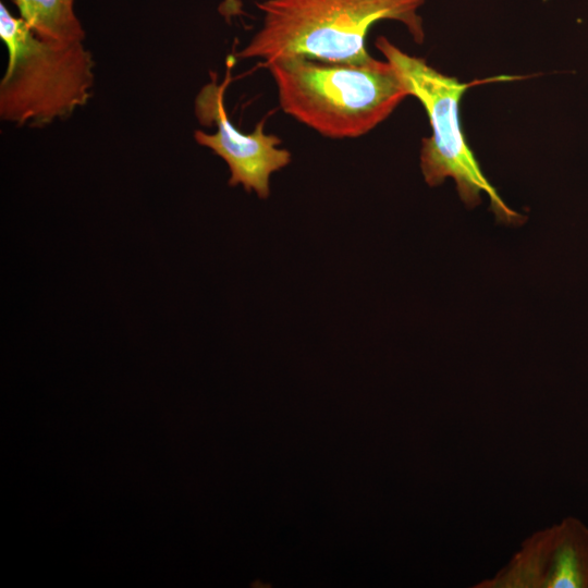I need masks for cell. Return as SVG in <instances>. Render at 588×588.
Listing matches in <instances>:
<instances>
[{
  "label": "cell",
  "instance_id": "obj_1",
  "mask_svg": "<svg viewBox=\"0 0 588 588\" xmlns=\"http://www.w3.org/2000/svg\"><path fill=\"white\" fill-rule=\"evenodd\" d=\"M428 0H265L257 3L262 25L241 59L299 56L345 64H364L372 57L366 49L371 26L395 21L414 41L422 44L425 30L420 8Z\"/></svg>",
  "mask_w": 588,
  "mask_h": 588
},
{
  "label": "cell",
  "instance_id": "obj_2",
  "mask_svg": "<svg viewBox=\"0 0 588 588\" xmlns=\"http://www.w3.org/2000/svg\"><path fill=\"white\" fill-rule=\"evenodd\" d=\"M265 64L283 112L329 138L369 133L408 96L387 60L345 64L290 56Z\"/></svg>",
  "mask_w": 588,
  "mask_h": 588
},
{
  "label": "cell",
  "instance_id": "obj_3",
  "mask_svg": "<svg viewBox=\"0 0 588 588\" xmlns=\"http://www.w3.org/2000/svg\"><path fill=\"white\" fill-rule=\"evenodd\" d=\"M0 38L9 57L0 81L2 121L41 127L66 119L90 99L95 63L83 42L44 40L2 2Z\"/></svg>",
  "mask_w": 588,
  "mask_h": 588
},
{
  "label": "cell",
  "instance_id": "obj_4",
  "mask_svg": "<svg viewBox=\"0 0 588 588\" xmlns=\"http://www.w3.org/2000/svg\"><path fill=\"white\" fill-rule=\"evenodd\" d=\"M376 47L393 66L408 96L424 106L432 134L421 140L420 169L429 186H438L448 177L455 181L462 201L474 208L481 203V193L490 199L498 221L520 224L525 217L511 209L483 174L467 144L460 117L462 97L473 83L460 82L430 66L424 58L411 56L384 36Z\"/></svg>",
  "mask_w": 588,
  "mask_h": 588
},
{
  "label": "cell",
  "instance_id": "obj_5",
  "mask_svg": "<svg viewBox=\"0 0 588 588\" xmlns=\"http://www.w3.org/2000/svg\"><path fill=\"white\" fill-rule=\"evenodd\" d=\"M235 58H228L226 75L221 84L216 73L195 99V114L201 124L216 125L212 134L201 130L194 132L195 140L222 158L230 170L229 185H242L247 193L266 199L270 195V176L285 168L292 159L287 149L280 148L281 139L264 132L262 119L252 133H243L230 121L224 94L231 79Z\"/></svg>",
  "mask_w": 588,
  "mask_h": 588
},
{
  "label": "cell",
  "instance_id": "obj_6",
  "mask_svg": "<svg viewBox=\"0 0 588 588\" xmlns=\"http://www.w3.org/2000/svg\"><path fill=\"white\" fill-rule=\"evenodd\" d=\"M475 588H588V526L574 516L526 538L510 561Z\"/></svg>",
  "mask_w": 588,
  "mask_h": 588
},
{
  "label": "cell",
  "instance_id": "obj_7",
  "mask_svg": "<svg viewBox=\"0 0 588 588\" xmlns=\"http://www.w3.org/2000/svg\"><path fill=\"white\" fill-rule=\"evenodd\" d=\"M20 17L39 38L57 44L83 42L84 28L74 0H12Z\"/></svg>",
  "mask_w": 588,
  "mask_h": 588
},
{
  "label": "cell",
  "instance_id": "obj_8",
  "mask_svg": "<svg viewBox=\"0 0 588 588\" xmlns=\"http://www.w3.org/2000/svg\"><path fill=\"white\" fill-rule=\"evenodd\" d=\"M219 13L230 23L233 17L241 16L244 13L242 2L240 0H222L219 5Z\"/></svg>",
  "mask_w": 588,
  "mask_h": 588
}]
</instances>
